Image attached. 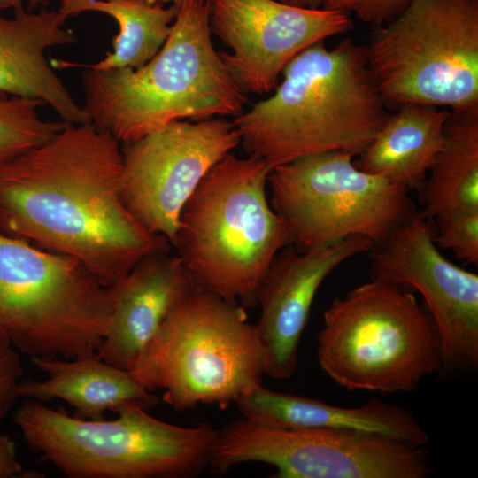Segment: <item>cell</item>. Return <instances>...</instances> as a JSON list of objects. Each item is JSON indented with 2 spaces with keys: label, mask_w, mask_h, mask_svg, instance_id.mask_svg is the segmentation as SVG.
Returning <instances> with one entry per match:
<instances>
[{
  "label": "cell",
  "mask_w": 478,
  "mask_h": 478,
  "mask_svg": "<svg viewBox=\"0 0 478 478\" xmlns=\"http://www.w3.org/2000/svg\"><path fill=\"white\" fill-rule=\"evenodd\" d=\"M120 142L68 124L0 165V234L81 262L109 287L169 241L143 228L120 194Z\"/></svg>",
  "instance_id": "obj_1"
},
{
  "label": "cell",
  "mask_w": 478,
  "mask_h": 478,
  "mask_svg": "<svg viewBox=\"0 0 478 478\" xmlns=\"http://www.w3.org/2000/svg\"><path fill=\"white\" fill-rule=\"evenodd\" d=\"M275 93L235 117L249 156L271 170L308 155H360L389 115L371 72L366 46L351 39L328 50L305 49L282 70Z\"/></svg>",
  "instance_id": "obj_2"
},
{
  "label": "cell",
  "mask_w": 478,
  "mask_h": 478,
  "mask_svg": "<svg viewBox=\"0 0 478 478\" xmlns=\"http://www.w3.org/2000/svg\"><path fill=\"white\" fill-rule=\"evenodd\" d=\"M208 0H184L159 51L144 66L82 75L90 122L128 143L183 119L243 112L247 96L211 39Z\"/></svg>",
  "instance_id": "obj_3"
},
{
  "label": "cell",
  "mask_w": 478,
  "mask_h": 478,
  "mask_svg": "<svg viewBox=\"0 0 478 478\" xmlns=\"http://www.w3.org/2000/svg\"><path fill=\"white\" fill-rule=\"evenodd\" d=\"M271 168L231 152L204 176L185 203L173 246L204 289L245 306L276 254L290 244L283 219L266 198Z\"/></svg>",
  "instance_id": "obj_4"
},
{
  "label": "cell",
  "mask_w": 478,
  "mask_h": 478,
  "mask_svg": "<svg viewBox=\"0 0 478 478\" xmlns=\"http://www.w3.org/2000/svg\"><path fill=\"white\" fill-rule=\"evenodd\" d=\"M126 404L112 420H87L33 399L13 420L30 451L71 478H191L209 466L217 432L181 427Z\"/></svg>",
  "instance_id": "obj_5"
},
{
  "label": "cell",
  "mask_w": 478,
  "mask_h": 478,
  "mask_svg": "<svg viewBox=\"0 0 478 478\" xmlns=\"http://www.w3.org/2000/svg\"><path fill=\"white\" fill-rule=\"evenodd\" d=\"M128 372L184 412L199 404L221 409L235 404L262 386L264 366L244 309L196 282Z\"/></svg>",
  "instance_id": "obj_6"
},
{
  "label": "cell",
  "mask_w": 478,
  "mask_h": 478,
  "mask_svg": "<svg viewBox=\"0 0 478 478\" xmlns=\"http://www.w3.org/2000/svg\"><path fill=\"white\" fill-rule=\"evenodd\" d=\"M320 368L348 390L411 392L440 374L442 343L414 293L371 280L334 299L318 334Z\"/></svg>",
  "instance_id": "obj_7"
},
{
  "label": "cell",
  "mask_w": 478,
  "mask_h": 478,
  "mask_svg": "<svg viewBox=\"0 0 478 478\" xmlns=\"http://www.w3.org/2000/svg\"><path fill=\"white\" fill-rule=\"evenodd\" d=\"M112 311L109 287L73 257L0 234V329L44 358L97 351Z\"/></svg>",
  "instance_id": "obj_8"
},
{
  "label": "cell",
  "mask_w": 478,
  "mask_h": 478,
  "mask_svg": "<svg viewBox=\"0 0 478 478\" xmlns=\"http://www.w3.org/2000/svg\"><path fill=\"white\" fill-rule=\"evenodd\" d=\"M366 51L387 106L478 104V0H412Z\"/></svg>",
  "instance_id": "obj_9"
},
{
  "label": "cell",
  "mask_w": 478,
  "mask_h": 478,
  "mask_svg": "<svg viewBox=\"0 0 478 478\" xmlns=\"http://www.w3.org/2000/svg\"><path fill=\"white\" fill-rule=\"evenodd\" d=\"M354 155L332 150L272 169L271 205L301 251L351 235L384 243L418 210L408 189L353 164Z\"/></svg>",
  "instance_id": "obj_10"
},
{
  "label": "cell",
  "mask_w": 478,
  "mask_h": 478,
  "mask_svg": "<svg viewBox=\"0 0 478 478\" xmlns=\"http://www.w3.org/2000/svg\"><path fill=\"white\" fill-rule=\"evenodd\" d=\"M245 462L276 468L274 478H425V446L351 430L284 428L241 417L218 430L209 467L226 473Z\"/></svg>",
  "instance_id": "obj_11"
},
{
  "label": "cell",
  "mask_w": 478,
  "mask_h": 478,
  "mask_svg": "<svg viewBox=\"0 0 478 478\" xmlns=\"http://www.w3.org/2000/svg\"><path fill=\"white\" fill-rule=\"evenodd\" d=\"M240 143L232 122L178 120L124 143L121 200L136 221L173 245L181 212L206 173Z\"/></svg>",
  "instance_id": "obj_12"
},
{
  "label": "cell",
  "mask_w": 478,
  "mask_h": 478,
  "mask_svg": "<svg viewBox=\"0 0 478 478\" xmlns=\"http://www.w3.org/2000/svg\"><path fill=\"white\" fill-rule=\"evenodd\" d=\"M435 232L431 220L417 211L370 251V279L420 294L441 339L439 374H474L478 369V275L444 258Z\"/></svg>",
  "instance_id": "obj_13"
},
{
  "label": "cell",
  "mask_w": 478,
  "mask_h": 478,
  "mask_svg": "<svg viewBox=\"0 0 478 478\" xmlns=\"http://www.w3.org/2000/svg\"><path fill=\"white\" fill-rule=\"evenodd\" d=\"M211 32L230 50L220 52L245 92L264 94L288 63L309 46L352 27L347 12L276 0H208Z\"/></svg>",
  "instance_id": "obj_14"
},
{
  "label": "cell",
  "mask_w": 478,
  "mask_h": 478,
  "mask_svg": "<svg viewBox=\"0 0 478 478\" xmlns=\"http://www.w3.org/2000/svg\"><path fill=\"white\" fill-rule=\"evenodd\" d=\"M374 246L364 236L351 235L305 251L290 243L276 254L256 295L261 314L254 327L264 374L275 379L293 375L299 342L320 286L340 264Z\"/></svg>",
  "instance_id": "obj_15"
},
{
  "label": "cell",
  "mask_w": 478,
  "mask_h": 478,
  "mask_svg": "<svg viewBox=\"0 0 478 478\" xmlns=\"http://www.w3.org/2000/svg\"><path fill=\"white\" fill-rule=\"evenodd\" d=\"M169 247L149 252L109 286L112 311L97 352L116 367L133 368L169 312L196 283Z\"/></svg>",
  "instance_id": "obj_16"
},
{
  "label": "cell",
  "mask_w": 478,
  "mask_h": 478,
  "mask_svg": "<svg viewBox=\"0 0 478 478\" xmlns=\"http://www.w3.org/2000/svg\"><path fill=\"white\" fill-rule=\"evenodd\" d=\"M58 11L14 9L13 18L0 15V96L34 98L49 104L72 125L91 123L48 62L45 51L56 45L74 43L73 33Z\"/></svg>",
  "instance_id": "obj_17"
},
{
  "label": "cell",
  "mask_w": 478,
  "mask_h": 478,
  "mask_svg": "<svg viewBox=\"0 0 478 478\" xmlns=\"http://www.w3.org/2000/svg\"><path fill=\"white\" fill-rule=\"evenodd\" d=\"M235 404L243 417L270 427L358 431L417 446L430 440L410 411L379 398L358 407H341L259 386Z\"/></svg>",
  "instance_id": "obj_18"
},
{
  "label": "cell",
  "mask_w": 478,
  "mask_h": 478,
  "mask_svg": "<svg viewBox=\"0 0 478 478\" xmlns=\"http://www.w3.org/2000/svg\"><path fill=\"white\" fill-rule=\"evenodd\" d=\"M30 361L47 378L22 379L19 397L42 403L62 399L74 408L75 416L82 419L103 420L107 411L115 412L126 404L148 409L160 401L128 371L105 362L97 351L72 358L31 356Z\"/></svg>",
  "instance_id": "obj_19"
},
{
  "label": "cell",
  "mask_w": 478,
  "mask_h": 478,
  "mask_svg": "<svg viewBox=\"0 0 478 478\" xmlns=\"http://www.w3.org/2000/svg\"><path fill=\"white\" fill-rule=\"evenodd\" d=\"M449 110L404 104L359 155L357 166L420 191L445 140Z\"/></svg>",
  "instance_id": "obj_20"
},
{
  "label": "cell",
  "mask_w": 478,
  "mask_h": 478,
  "mask_svg": "<svg viewBox=\"0 0 478 478\" xmlns=\"http://www.w3.org/2000/svg\"><path fill=\"white\" fill-rule=\"evenodd\" d=\"M436 223L478 211V104L450 111L443 146L418 192Z\"/></svg>",
  "instance_id": "obj_21"
},
{
  "label": "cell",
  "mask_w": 478,
  "mask_h": 478,
  "mask_svg": "<svg viewBox=\"0 0 478 478\" xmlns=\"http://www.w3.org/2000/svg\"><path fill=\"white\" fill-rule=\"evenodd\" d=\"M59 12L68 18L83 12H99L112 17L120 32L113 37L112 52L87 67L103 71L137 69L149 62L166 41L178 7L157 0H70Z\"/></svg>",
  "instance_id": "obj_22"
},
{
  "label": "cell",
  "mask_w": 478,
  "mask_h": 478,
  "mask_svg": "<svg viewBox=\"0 0 478 478\" xmlns=\"http://www.w3.org/2000/svg\"><path fill=\"white\" fill-rule=\"evenodd\" d=\"M43 104L34 98L0 96V165L43 144L68 125L42 119L38 109Z\"/></svg>",
  "instance_id": "obj_23"
},
{
  "label": "cell",
  "mask_w": 478,
  "mask_h": 478,
  "mask_svg": "<svg viewBox=\"0 0 478 478\" xmlns=\"http://www.w3.org/2000/svg\"><path fill=\"white\" fill-rule=\"evenodd\" d=\"M434 241L466 264H478V211L463 212L436 223Z\"/></svg>",
  "instance_id": "obj_24"
},
{
  "label": "cell",
  "mask_w": 478,
  "mask_h": 478,
  "mask_svg": "<svg viewBox=\"0 0 478 478\" xmlns=\"http://www.w3.org/2000/svg\"><path fill=\"white\" fill-rule=\"evenodd\" d=\"M23 369L18 350L0 329V425L19 398Z\"/></svg>",
  "instance_id": "obj_25"
},
{
  "label": "cell",
  "mask_w": 478,
  "mask_h": 478,
  "mask_svg": "<svg viewBox=\"0 0 478 478\" xmlns=\"http://www.w3.org/2000/svg\"><path fill=\"white\" fill-rule=\"evenodd\" d=\"M412 0H328L323 8L352 12L373 27H380L399 14Z\"/></svg>",
  "instance_id": "obj_26"
},
{
  "label": "cell",
  "mask_w": 478,
  "mask_h": 478,
  "mask_svg": "<svg viewBox=\"0 0 478 478\" xmlns=\"http://www.w3.org/2000/svg\"><path fill=\"white\" fill-rule=\"evenodd\" d=\"M22 474L14 442L8 435L0 433V478L19 477Z\"/></svg>",
  "instance_id": "obj_27"
},
{
  "label": "cell",
  "mask_w": 478,
  "mask_h": 478,
  "mask_svg": "<svg viewBox=\"0 0 478 478\" xmlns=\"http://www.w3.org/2000/svg\"><path fill=\"white\" fill-rule=\"evenodd\" d=\"M25 0H0V11L8 8L13 10L19 6H21ZM28 2V8L33 9L40 5H48L50 0H27Z\"/></svg>",
  "instance_id": "obj_28"
},
{
  "label": "cell",
  "mask_w": 478,
  "mask_h": 478,
  "mask_svg": "<svg viewBox=\"0 0 478 478\" xmlns=\"http://www.w3.org/2000/svg\"><path fill=\"white\" fill-rule=\"evenodd\" d=\"M281 3L309 9H320L324 6L328 0H276Z\"/></svg>",
  "instance_id": "obj_29"
},
{
  "label": "cell",
  "mask_w": 478,
  "mask_h": 478,
  "mask_svg": "<svg viewBox=\"0 0 478 478\" xmlns=\"http://www.w3.org/2000/svg\"><path fill=\"white\" fill-rule=\"evenodd\" d=\"M158 2L159 3H162L164 4H173V5H176L177 7H179L181 5V4L184 1V0H157Z\"/></svg>",
  "instance_id": "obj_30"
},
{
  "label": "cell",
  "mask_w": 478,
  "mask_h": 478,
  "mask_svg": "<svg viewBox=\"0 0 478 478\" xmlns=\"http://www.w3.org/2000/svg\"><path fill=\"white\" fill-rule=\"evenodd\" d=\"M69 2H70V0H61L60 8L66 6Z\"/></svg>",
  "instance_id": "obj_31"
}]
</instances>
